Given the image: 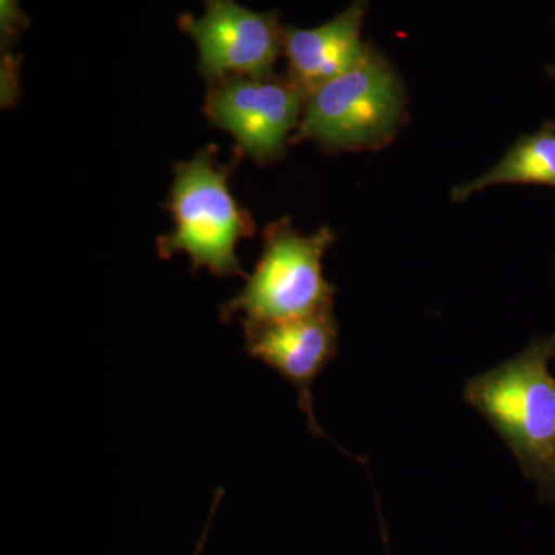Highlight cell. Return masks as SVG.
<instances>
[{
  "label": "cell",
  "mask_w": 555,
  "mask_h": 555,
  "mask_svg": "<svg viewBox=\"0 0 555 555\" xmlns=\"http://www.w3.org/2000/svg\"><path fill=\"white\" fill-rule=\"evenodd\" d=\"M20 69L21 61L13 54L3 53L2 56V107H10L16 104L20 91Z\"/></svg>",
  "instance_id": "11"
},
{
  "label": "cell",
  "mask_w": 555,
  "mask_h": 555,
  "mask_svg": "<svg viewBox=\"0 0 555 555\" xmlns=\"http://www.w3.org/2000/svg\"><path fill=\"white\" fill-rule=\"evenodd\" d=\"M337 240L321 228L302 235L283 218L262 233V254L246 286L221 308V320L243 324L297 320L334 310L337 288L323 275V258Z\"/></svg>",
  "instance_id": "4"
},
{
  "label": "cell",
  "mask_w": 555,
  "mask_h": 555,
  "mask_svg": "<svg viewBox=\"0 0 555 555\" xmlns=\"http://www.w3.org/2000/svg\"><path fill=\"white\" fill-rule=\"evenodd\" d=\"M366 2L356 0L349 9L321 27L284 28L286 76L306 98L339 78L366 57L371 47L361 40Z\"/></svg>",
  "instance_id": "8"
},
{
  "label": "cell",
  "mask_w": 555,
  "mask_h": 555,
  "mask_svg": "<svg viewBox=\"0 0 555 555\" xmlns=\"http://www.w3.org/2000/svg\"><path fill=\"white\" fill-rule=\"evenodd\" d=\"M553 335L467 382L465 400L513 452L542 503L555 506Z\"/></svg>",
  "instance_id": "1"
},
{
  "label": "cell",
  "mask_w": 555,
  "mask_h": 555,
  "mask_svg": "<svg viewBox=\"0 0 555 555\" xmlns=\"http://www.w3.org/2000/svg\"><path fill=\"white\" fill-rule=\"evenodd\" d=\"M179 28L195 40L198 69L207 83L232 76L273 75L284 53V28L276 13H257L235 0H206L203 16L179 17Z\"/></svg>",
  "instance_id": "6"
},
{
  "label": "cell",
  "mask_w": 555,
  "mask_h": 555,
  "mask_svg": "<svg viewBox=\"0 0 555 555\" xmlns=\"http://www.w3.org/2000/svg\"><path fill=\"white\" fill-rule=\"evenodd\" d=\"M305 104L306 94L286 75L232 76L208 83L204 115L235 138L241 156L264 166L283 158Z\"/></svg>",
  "instance_id": "5"
},
{
  "label": "cell",
  "mask_w": 555,
  "mask_h": 555,
  "mask_svg": "<svg viewBox=\"0 0 555 555\" xmlns=\"http://www.w3.org/2000/svg\"><path fill=\"white\" fill-rule=\"evenodd\" d=\"M28 20L21 10L20 0H0V38L2 49H9L11 42L17 39L25 28Z\"/></svg>",
  "instance_id": "10"
},
{
  "label": "cell",
  "mask_w": 555,
  "mask_h": 555,
  "mask_svg": "<svg viewBox=\"0 0 555 555\" xmlns=\"http://www.w3.org/2000/svg\"><path fill=\"white\" fill-rule=\"evenodd\" d=\"M218 147L203 149L195 158L175 164L169 208L175 229L156 240L159 258L185 254L192 272L207 269L214 276L247 278L236 257L241 240L257 232L255 219L229 189L230 167L221 166Z\"/></svg>",
  "instance_id": "2"
},
{
  "label": "cell",
  "mask_w": 555,
  "mask_h": 555,
  "mask_svg": "<svg viewBox=\"0 0 555 555\" xmlns=\"http://www.w3.org/2000/svg\"><path fill=\"white\" fill-rule=\"evenodd\" d=\"M528 184L555 189V120L518 139L486 173L452 190V201L463 203L495 185Z\"/></svg>",
  "instance_id": "9"
},
{
  "label": "cell",
  "mask_w": 555,
  "mask_h": 555,
  "mask_svg": "<svg viewBox=\"0 0 555 555\" xmlns=\"http://www.w3.org/2000/svg\"><path fill=\"white\" fill-rule=\"evenodd\" d=\"M244 350L278 372L298 392L310 433L328 438L313 412V385L338 356L339 327L334 310L297 320L243 324Z\"/></svg>",
  "instance_id": "7"
},
{
  "label": "cell",
  "mask_w": 555,
  "mask_h": 555,
  "mask_svg": "<svg viewBox=\"0 0 555 555\" xmlns=\"http://www.w3.org/2000/svg\"><path fill=\"white\" fill-rule=\"evenodd\" d=\"M553 337H554V346H555V332H554V334H553ZM554 360H555V358H554Z\"/></svg>",
  "instance_id": "13"
},
{
  "label": "cell",
  "mask_w": 555,
  "mask_h": 555,
  "mask_svg": "<svg viewBox=\"0 0 555 555\" xmlns=\"http://www.w3.org/2000/svg\"><path fill=\"white\" fill-rule=\"evenodd\" d=\"M222 499V489H218L217 494L214 496V503H211L210 511H208L207 524L204 526L203 534L199 537V542L196 543L195 551L190 555H204L206 550L208 534H210L211 525H214L215 516H217L219 503Z\"/></svg>",
  "instance_id": "12"
},
{
  "label": "cell",
  "mask_w": 555,
  "mask_h": 555,
  "mask_svg": "<svg viewBox=\"0 0 555 555\" xmlns=\"http://www.w3.org/2000/svg\"><path fill=\"white\" fill-rule=\"evenodd\" d=\"M406 115L403 80L371 49L357 67L306 98L291 144L315 142L328 153L379 150L403 129Z\"/></svg>",
  "instance_id": "3"
}]
</instances>
